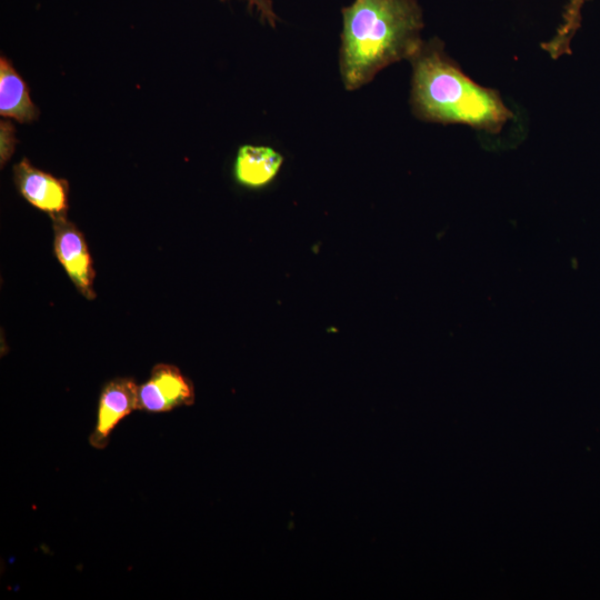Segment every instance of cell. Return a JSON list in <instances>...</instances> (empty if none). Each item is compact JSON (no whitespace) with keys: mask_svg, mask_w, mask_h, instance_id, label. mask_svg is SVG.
Instances as JSON below:
<instances>
[{"mask_svg":"<svg viewBox=\"0 0 600 600\" xmlns=\"http://www.w3.org/2000/svg\"><path fill=\"white\" fill-rule=\"evenodd\" d=\"M416 0H354L342 8L340 73L347 90L370 82L383 68L411 59L422 46Z\"/></svg>","mask_w":600,"mask_h":600,"instance_id":"6da1fadb","label":"cell"},{"mask_svg":"<svg viewBox=\"0 0 600 600\" xmlns=\"http://www.w3.org/2000/svg\"><path fill=\"white\" fill-rule=\"evenodd\" d=\"M412 63L411 106L421 120L461 123L499 132L513 117L499 93L472 81L451 60L438 39L423 42Z\"/></svg>","mask_w":600,"mask_h":600,"instance_id":"7a4b0ae2","label":"cell"},{"mask_svg":"<svg viewBox=\"0 0 600 600\" xmlns=\"http://www.w3.org/2000/svg\"><path fill=\"white\" fill-rule=\"evenodd\" d=\"M54 253L78 291L89 300L96 298L94 269L83 233L66 218L52 217Z\"/></svg>","mask_w":600,"mask_h":600,"instance_id":"3957f363","label":"cell"},{"mask_svg":"<svg viewBox=\"0 0 600 600\" xmlns=\"http://www.w3.org/2000/svg\"><path fill=\"white\" fill-rule=\"evenodd\" d=\"M194 401L192 382L173 364L158 363L139 386V410L168 412Z\"/></svg>","mask_w":600,"mask_h":600,"instance_id":"277c9868","label":"cell"},{"mask_svg":"<svg viewBox=\"0 0 600 600\" xmlns=\"http://www.w3.org/2000/svg\"><path fill=\"white\" fill-rule=\"evenodd\" d=\"M139 410V386L131 378H116L101 390L97 421L89 437L96 449H104L117 424L133 410Z\"/></svg>","mask_w":600,"mask_h":600,"instance_id":"5b68a950","label":"cell"},{"mask_svg":"<svg viewBox=\"0 0 600 600\" xmlns=\"http://www.w3.org/2000/svg\"><path fill=\"white\" fill-rule=\"evenodd\" d=\"M13 180L20 194L37 209L52 217L68 210V182L33 167L22 159L13 167Z\"/></svg>","mask_w":600,"mask_h":600,"instance_id":"8992f818","label":"cell"},{"mask_svg":"<svg viewBox=\"0 0 600 600\" xmlns=\"http://www.w3.org/2000/svg\"><path fill=\"white\" fill-rule=\"evenodd\" d=\"M282 163V154L272 147L243 144L236 156L233 176L244 188L261 189L274 180Z\"/></svg>","mask_w":600,"mask_h":600,"instance_id":"52a82bcc","label":"cell"},{"mask_svg":"<svg viewBox=\"0 0 600 600\" xmlns=\"http://www.w3.org/2000/svg\"><path fill=\"white\" fill-rule=\"evenodd\" d=\"M0 114L22 123L32 122L39 117V109L30 98L27 83L3 56L0 59Z\"/></svg>","mask_w":600,"mask_h":600,"instance_id":"ba28073f","label":"cell"},{"mask_svg":"<svg viewBox=\"0 0 600 600\" xmlns=\"http://www.w3.org/2000/svg\"><path fill=\"white\" fill-rule=\"evenodd\" d=\"M586 0H569L567 9L563 14L562 23L557 31L558 36L563 39H570L574 32L578 22L581 6Z\"/></svg>","mask_w":600,"mask_h":600,"instance_id":"9c48e42d","label":"cell"},{"mask_svg":"<svg viewBox=\"0 0 600 600\" xmlns=\"http://www.w3.org/2000/svg\"><path fill=\"white\" fill-rule=\"evenodd\" d=\"M16 146L13 124L2 119L0 122V161L3 166L12 156Z\"/></svg>","mask_w":600,"mask_h":600,"instance_id":"30bf717a","label":"cell"},{"mask_svg":"<svg viewBox=\"0 0 600 600\" xmlns=\"http://www.w3.org/2000/svg\"><path fill=\"white\" fill-rule=\"evenodd\" d=\"M247 2L259 13L262 21L269 23L271 27L276 26L277 16L271 0H247Z\"/></svg>","mask_w":600,"mask_h":600,"instance_id":"8fae6325","label":"cell"}]
</instances>
